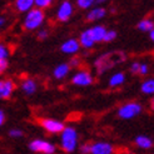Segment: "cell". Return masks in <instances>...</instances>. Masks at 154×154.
<instances>
[{"instance_id": "obj_9", "label": "cell", "mask_w": 154, "mask_h": 154, "mask_svg": "<svg viewBox=\"0 0 154 154\" xmlns=\"http://www.w3.org/2000/svg\"><path fill=\"white\" fill-rule=\"evenodd\" d=\"M15 90V83L13 79H0V99H9Z\"/></svg>"}, {"instance_id": "obj_14", "label": "cell", "mask_w": 154, "mask_h": 154, "mask_svg": "<svg viewBox=\"0 0 154 154\" xmlns=\"http://www.w3.org/2000/svg\"><path fill=\"white\" fill-rule=\"evenodd\" d=\"M70 65L66 64V63H61L59 65L55 66V69L53 70V75H54V78L58 79V80H61V79H64L65 76H68V74L70 73Z\"/></svg>"}, {"instance_id": "obj_17", "label": "cell", "mask_w": 154, "mask_h": 154, "mask_svg": "<svg viewBox=\"0 0 154 154\" xmlns=\"http://www.w3.org/2000/svg\"><path fill=\"white\" fill-rule=\"evenodd\" d=\"M106 15V10L104 8H94L93 10H90L88 14H87V20L88 21H97L99 19H103Z\"/></svg>"}, {"instance_id": "obj_8", "label": "cell", "mask_w": 154, "mask_h": 154, "mask_svg": "<svg viewBox=\"0 0 154 154\" xmlns=\"http://www.w3.org/2000/svg\"><path fill=\"white\" fill-rule=\"evenodd\" d=\"M73 15V5L69 0H65L60 4V6L57 10V19L60 23H66Z\"/></svg>"}, {"instance_id": "obj_1", "label": "cell", "mask_w": 154, "mask_h": 154, "mask_svg": "<svg viewBox=\"0 0 154 154\" xmlns=\"http://www.w3.org/2000/svg\"><path fill=\"white\" fill-rule=\"evenodd\" d=\"M127 60V54L120 50L108 51L103 55L98 57L94 61V69L98 74H104L108 70H110L118 64H122Z\"/></svg>"}, {"instance_id": "obj_32", "label": "cell", "mask_w": 154, "mask_h": 154, "mask_svg": "<svg viewBox=\"0 0 154 154\" xmlns=\"http://www.w3.org/2000/svg\"><path fill=\"white\" fill-rule=\"evenodd\" d=\"M69 65H70V68H78L80 65V59L79 58H72L70 61H69Z\"/></svg>"}, {"instance_id": "obj_30", "label": "cell", "mask_w": 154, "mask_h": 154, "mask_svg": "<svg viewBox=\"0 0 154 154\" xmlns=\"http://www.w3.org/2000/svg\"><path fill=\"white\" fill-rule=\"evenodd\" d=\"M79 150L82 154H90V144L89 143H84L79 147Z\"/></svg>"}, {"instance_id": "obj_10", "label": "cell", "mask_w": 154, "mask_h": 154, "mask_svg": "<svg viewBox=\"0 0 154 154\" xmlns=\"http://www.w3.org/2000/svg\"><path fill=\"white\" fill-rule=\"evenodd\" d=\"M115 148L108 142H97L90 144V154H114Z\"/></svg>"}, {"instance_id": "obj_35", "label": "cell", "mask_w": 154, "mask_h": 154, "mask_svg": "<svg viewBox=\"0 0 154 154\" xmlns=\"http://www.w3.org/2000/svg\"><path fill=\"white\" fill-rule=\"evenodd\" d=\"M149 36H150V40H152V42L154 43V29H153V30H152V32L149 33Z\"/></svg>"}, {"instance_id": "obj_2", "label": "cell", "mask_w": 154, "mask_h": 154, "mask_svg": "<svg viewBox=\"0 0 154 154\" xmlns=\"http://www.w3.org/2000/svg\"><path fill=\"white\" fill-rule=\"evenodd\" d=\"M60 148L65 153H73L78 148V132L73 127H65L60 133Z\"/></svg>"}, {"instance_id": "obj_15", "label": "cell", "mask_w": 154, "mask_h": 154, "mask_svg": "<svg viewBox=\"0 0 154 154\" xmlns=\"http://www.w3.org/2000/svg\"><path fill=\"white\" fill-rule=\"evenodd\" d=\"M134 144L137 145L138 148L147 150V149H150L153 147L154 142L147 135H138V137H135V139H134Z\"/></svg>"}, {"instance_id": "obj_12", "label": "cell", "mask_w": 154, "mask_h": 154, "mask_svg": "<svg viewBox=\"0 0 154 154\" xmlns=\"http://www.w3.org/2000/svg\"><path fill=\"white\" fill-rule=\"evenodd\" d=\"M79 44H80V47L84 48V49H91L94 47V39H93V34H91V30L90 28L87 29V30H84V32L80 34L79 36Z\"/></svg>"}, {"instance_id": "obj_34", "label": "cell", "mask_w": 154, "mask_h": 154, "mask_svg": "<svg viewBox=\"0 0 154 154\" xmlns=\"http://www.w3.org/2000/svg\"><path fill=\"white\" fill-rule=\"evenodd\" d=\"M149 108L152 110H154V97L152 98V100H150V104H149Z\"/></svg>"}, {"instance_id": "obj_11", "label": "cell", "mask_w": 154, "mask_h": 154, "mask_svg": "<svg viewBox=\"0 0 154 154\" xmlns=\"http://www.w3.org/2000/svg\"><path fill=\"white\" fill-rule=\"evenodd\" d=\"M80 49V44H79V40L78 39H68L65 40L60 47V50L63 51L64 54H69V55H74L79 51Z\"/></svg>"}, {"instance_id": "obj_33", "label": "cell", "mask_w": 154, "mask_h": 154, "mask_svg": "<svg viewBox=\"0 0 154 154\" xmlns=\"http://www.w3.org/2000/svg\"><path fill=\"white\" fill-rule=\"evenodd\" d=\"M4 122H5V113L3 110H0V127L4 124Z\"/></svg>"}, {"instance_id": "obj_16", "label": "cell", "mask_w": 154, "mask_h": 154, "mask_svg": "<svg viewBox=\"0 0 154 154\" xmlns=\"http://www.w3.org/2000/svg\"><path fill=\"white\" fill-rule=\"evenodd\" d=\"M34 6V0H15V9L19 13H28Z\"/></svg>"}, {"instance_id": "obj_31", "label": "cell", "mask_w": 154, "mask_h": 154, "mask_svg": "<svg viewBox=\"0 0 154 154\" xmlns=\"http://www.w3.org/2000/svg\"><path fill=\"white\" fill-rule=\"evenodd\" d=\"M149 72V66L148 64H145V63H140V68H139V73H138V75H147Z\"/></svg>"}, {"instance_id": "obj_27", "label": "cell", "mask_w": 154, "mask_h": 154, "mask_svg": "<svg viewBox=\"0 0 154 154\" xmlns=\"http://www.w3.org/2000/svg\"><path fill=\"white\" fill-rule=\"evenodd\" d=\"M9 135L11 138H21L23 135H24V132L20 130V129H11L9 132Z\"/></svg>"}, {"instance_id": "obj_36", "label": "cell", "mask_w": 154, "mask_h": 154, "mask_svg": "<svg viewBox=\"0 0 154 154\" xmlns=\"http://www.w3.org/2000/svg\"><path fill=\"white\" fill-rule=\"evenodd\" d=\"M5 24V18H3V17H0V26H3Z\"/></svg>"}, {"instance_id": "obj_18", "label": "cell", "mask_w": 154, "mask_h": 154, "mask_svg": "<svg viewBox=\"0 0 154 154\" xmlns=\"http://www.w3.org/2000/svg\"><path fill=\"white\" fill-rule=\"evenodd\" d=\"M90 30H91V34H93L94 42L95 43H100V42H103L104 35H105L108 29L105 26H103V25H94L93 28H90Z\"/></svg>"}, {"instance_id": "obj_37", "label": "cell", "mask_w": 154, "mask_h": 154, "mask_svg": "<svg viewBox=\"0 0 154 154\" xmlns=\"http://www.w3.org/2000/svg\"><path fill=\"white\" fill-rule=\"evenodd\" d=\"M106 2H109V0H97L95 4H102V3H106Z\"/></svg>"}, {"instance_id": "obj_4", "label": "cell", "mask_w": 154, "mask_h": 154, "mask_svg": "<svg viewBox=\"0 0 154 154\" xmlns=\"http://www.w3.org/2000/svg\"><path fill=\"white\" fill-rule=\"evenodd\" d=\"M143 110V106L138 102H128L119 106L118 109V117L122 119H133L138 117Z\"/></svg>"}, {"instance_id": "obj_23", "label": "cell", "mask_w": 154, "mask_h": 154, "mask_svg": "<svg viewBox=\"0 0 154 154\" xmlns=\"http://www.w3.org/2000/svg\"><path fill=\"white\" fill-rule=\"evenodd\" d=\"M97 0H76V5L80 9H89V8L95 4Z\"/></svg>"}, {"instance_id": "obj_21", "label": "cell", "mask_w": 154, "mask_h": 154, "mask_svg": "<svg viewBox=\"0 0 154 154\" xmlns=\"http://www.w3.org/2000/svg\"><path fill=\"white\" fill-rule=\"evenodd\" d=\"M138 29L140 32H145V33H150L154 29V21L152 19H143L138 23Z\"/></svg>"}, {"instance_id": "obj_22", "label": "cell", "mask_w": 154, "mask_h": 154, "mask_svg": "<svg viewBox=\"0 0 154 154\" xmlns=\"http://www.w3.org/2000/svg\"><path fill=\"white\" fill-rule=\"evenodd\" d=\"M53 3V0H34V5L35 8H38V9H47V8H49Z\"/></svg>"}, {"instance_id": "obj_28", "label": "cell", "mask_w": 154, "mask_h": 154, "mask_svg": "<svg viewBox=\"0 0 154 154\" xmlns=\"http://www.w3.org/2000/svg\"><path fill=\"white\" fill-rule=\"evenodd\" d=\"M139 68H140L139 61H134V63H132V65L129 66V70L132 72L133 74H138V73H139Z\"/></svg>"}, {"instance_id": "obj_3", "label": "cell", "mask_w": 154, "mask_h": 154, "mask_svg": "<svg viewBox=\"0 0 154 154\" xmlns=\"http://www.w3.org/2000/svg\"><path fill=\"white\" fill-rule=\"evenodd\" d=\"M45 21V14L44 10L42 9H38V8H33L30 11L26 13L25 15V19H24V29L25 30H36L39 29Z\"/></svg>"}, {"instance_id": "obj_7", "label": "cell", "mask_w": 154, "mask_h": 154, "mask_svg": "<svg viewBox=\"0 0 154 154\" xmlns=\"http://www.w3.org/2000/svg\"><path fill=\"white\" fill-rule=\"evenodd\" d=\"M40 125L47 130L48 133L50 134H58V133H61L63 129L65 128L64 123L60 122L58 119H53V118H44L40 120Z\"/></svg>"}, {"instance_id": "obj_13", "label": "cell", "mask_w": 154, "mask_h": 154, "mask_svg": "<svg viewBox=\"0 0 154 154\" xmlns=\"http://www.w3.org/2000/svg\"><path fill=\"white\" fill-rule=\"evenodd\" d=\"M20 88L26 95H33L38 89V84L33 78H26V79H24L21 82Z\"/></svg>"}, {"instance_id": "obj_29", "label": "cell", "mask_w": 154, "mask_h": 154, "mask_svg": "<svg viewBox=\"0 0 154 154\" xmlns=\"http://www.w3.org/2000/svg\"><path fill=\"white\" fill-rule=\"evenodd\" d=\"M48 36H49V32H48L47 29H40L39 32H38V39H39V40L47 39Z\"/></svg>"}, {"instance_id": "obj_6", "label": "cell", "mask_w": 154, "mask_h": 154, "mask_svg": "<svg viewBox=\"0 0 154 154\" xmlns=\"http://www.w3.org/2000/svg\"><path fill=\"white\" fill-rule=\"evenodd\" d=\"M93 83H94V78L88 70L76 72L72 78V84L76 87H89Z\"/></svg>"}, {"instance_id": "obj_5", "label": "cell", "mask_w": 154, "mask_h": 154, "mask_svg": "<svg viewBox=\"0 0 154 154\" xmlns=\"http://www.w3.org/2000/svg\"><path fill=\"white\" fill-rule=\"evenodd\" d=\"M29 149L35 153H43V154H54L57 152V147L48 140L44 139H34L29 143Z\"/></svg>"}, {"instance_id": "obj_25", "label": "cell", "mask_w": 154, "mask_h": 154, "mask_svg": "<svg viewBox=\"0 0 154 154\" xmlns=\"http://www.w3.org/2000/svg\"><path fill=\"white\" fill-rule=\"evenodd\" d=\"M8 68H9V61H8V59H0V75H3L8 70Z\"/></svg>"}, {"instance_id": "obj_19", "label": "cell", "mask_w": 154, "mask_h": 154, "mask_svg": "<svg viewBox=\"0 0 154 154\" xmlns=\"http://www.w3.org/2000/svg\"><path fill=\"white\" fill-rule=\"evenodd\" d=\"M124 82H125V74L122 73V72H118V73H115L114 75L110 76V79H109V87L110 88L120 87V85L124 84Z\"/></svg>"}, {"instance_id": "obj_20", "label": "cell", "mask_w": 154, "mask_h": 154, "mask_svg": "<svg viewBox=\"0 0 154 154\" xmlns=\"http://www.w3.org/2000/svg\"><path fill=\"white\" fill-rule=\"evenodd\" d=\"M140 91L147 95H154V79L152 78L144 80L140 85Z\"/></svg>"}, {"instance_id": "obj_26", "label": "cell", "mask_w": 154, "mask_h": 154, "mask_svg": "<svg viewBox=\"0 0 154 154\" xmlns=\"http://www.w3.org/2000/svg\"><path fill=\"white\" fill-rule=\"evenodd\" d=\"M9 57V49L4 44H0V59H8Z\"/></svg>"}, {"instance_id": "obj_24", "label": "cell", "mask_w": 154, "mask_h": 154, "mask_svg": "<svg viewBox=\"0 0 154 154\" xmlns=\"http://www.w3.org/2000/svg\"><path fill=\"white\" fill-rule=\"evenodd\" d=\"M115 39H117V32H115V30H106L103 42L104 43H110V42H113Z\"/></svg>"}]
</instances>
